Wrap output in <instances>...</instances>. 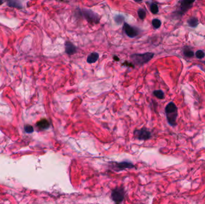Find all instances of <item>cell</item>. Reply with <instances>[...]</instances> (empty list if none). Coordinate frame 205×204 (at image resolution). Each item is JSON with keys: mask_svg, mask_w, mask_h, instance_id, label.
Returning a JSON list of instances; mask_svg holds the SVG:
<instances>
[{"mask_svg": "<svg viewBox=\"0 0 205 204\" xmlns=\"http://www.w3.org/2000/svg\"><path fill=\"white\" fill-rule=\"evenodd\" d=\"M165 113L167 122L170 126L176 125V118L178 117V108L173 102L168 103L165 108Z\"/></svg>", "mask_w": 205, "mask_h": 204, "instance_id": "cell-1", "label": "cell"}, {"mask_svg": "<svg viewBox=\"0 0 205 204\" xmlns=\"http://www.w3.org/2000/svg\"><path fill=\"white\" fill-rule=\"evenodd\" d=\"M154 56V53L152 52H147L142 54L135 53L130 56V59L132 62V64L140 67L150 61Z\"/></svg>", "mask_w": 205, "mask_h": 204, "instance_id": "cell-2", "label": "cell"}, {"mask_svg": "<svg viewBox=\"0 0 205 204\" xmlns=\"http://www.w3.org/2000/svg\"><path fill=\"white\" fill-rule=\"evenodd\" d=\"M80 15L89 23L97 24L100 22V18L99 15L91 10L82 9L80 11Z\"/></svg>", "mask_w": 205, "mask_h": 204, "instance_id": "cell-3", "label": "cell"}, {"mask_svg": "<svg viewBox=\"0 0 205 204\" xmlns=\"http://www.w3.org/2000/svg\"><path fill=\"white\" fill-rule=\"evenodd\" d=\"M125 197V191L123 187H116L112 191V198L116 204H120Z\"/></svg>", "mask_w": 205, "mask_h": 204, "instance_id": "cell-4", "label": "cell"}, {"mask_svg": "<svg viewBox=\"0 0 205 204\" xmlns=\"http://www.w3.org/2000/svg\"><path fill=\"white\" fill-rule=\"evenodd\" d=\"M134 135L139 140L145 141L151 137V133L146 128H143L140 129H136L134 132Z\"/></svg>", "mask_w": 205, "mask_h": 204, "instance_id": "cell-5", "label": "cell"}, {"mask_svg": "<svg viewBox=\"0 0 205 204\" xmlns=\"http://www.w3.org/2000/svg\"><path fill=\"white\" fill-rule=\"evenodd\" d=\"M123 28L126 35L130 38L133 39L139 34V30L137 28L131 27L126 22L124 23Z\"/></svg>", "mask_w": 205, "mask_h": 204, "instance_id": "cell-6", "label": "cell"}, {"mask_svg": "<svg viewBox=\"0 0 205 204\" xmlns=\"http://www.w3.org/2000/svg\"><path fill=\"white\" fill-rule=\"evenodd\" d=\"M114 170L116 171H121L125 169H130L134 167V165L128 162H123L120 163H116L113 165Z\"/></svg>", "mask_w": 205, "mask_h": 204, "instance_id": "cell-7", "label": "cell"}, {"mask_svg": "<svg viewBox=\"0 0 205 204\" xmlns=\"http://www.w3.org/2000/svg\"><path fill=\"white\" fill-rule=\"evenodd\" d=\"M195 1H182L180 2L181 5H180V8L179 13V15H182L184 14L186 11H187L192 6Z\"/></svg>", "mask_w": 205, "mask_h": 204, "instance_id": "cell-8", "label": "cell"}, {"mask_svg": "<svg viewBox=\"0 0 205 204\" xmlns=\"http://www.w3.org/2000/svg\"><path fill=\"white\" fill-rule=\"evenodd\" d=\"M65 51L68 55H73L76 53L77 48L71 41H67L65 43Z\"/></svg>", "mask_w": 205, "mask_h": 204, "instance_id": "cell-9", "label": "cell"}, {"mask_svg": "<svg viewBox=\"0 0 205 204\" xmlns=\"http://www.w3.org/2000/svg\"><path fill=\"white\" fill-rule=\"evenodd\" d=\"M99 57V55L98 53L92 52L88 56L87 61L88 64L95 63V62L97 61Z\"/></svg>", "mask_w": 205, "mask_h": 204, "instance_id": "cell-10", "label": "cell"}, {"mask_svg": "<svg viewBox=\"0 0 205 204\" xmlns=\"http://www.w3.org/2000/svg\"><path fill=\"white\" fill-rule=\"evenodd\" d=\"M37 126L39 127V129H42V130H44V129H47L49 128L50 123L49 122H48L47 120L42 119V120H41V121H40L39 122H37Z\"/></svg>", "mask_w": 205, "mask_h": 204, "instance_id": "cell-11", "label": "cell"}, {"mask_svg": "<svg viewBox=\"0 0 205 204\" xmlns=\"http://www.w3.org/2000/svg\"><path fill=\"white\" fill-rule=\"evenodd\" d=\"M187 23L190 27H192V28H195L198 25L199 21L196 18L192 17L187 20Z\"/></svg>", "mask_w": 205, "mask_h": 204, "instance_id": "cell-12", "label": "cell"}, {"mask_svg": "<svg viewBox=\"0 0 205 204\" xmlns=\"http://www.w3.org/2000/svg\"><path fill=\"white\" fill-rule=\"evenodd\" d=\"M154 95L160 100H163L164 98V93L161 90H155L153 92Z\"/></svg>", "mask_w": 205, "mask_h": 204, "instance_id": "cell-13", "label": "cell"}, {"mask_svg": "<svg viewBox=\"0 0 205 204\" xmlns=\"http://www.w3.org/2000/svg\"><path fill=\"white\" fill-rule=\"evenodd\" d=\"M150 10H151L152 13H153L154 15L157 14L159 11V8L158 5L155 3H152L150 6Z\"/></svg>", "mask_w": 205, "mask_h": 204, "instance_id": "cell-14", "label": "cell"}, {"mask_svg": "<svg viewBox=\"0 0 205 204\" xmlns=\"http://www.w3.org/2000/svg\"><path fill=\"white\" fill-rule=\"evenodd\" d=\"M152 24L154 28L158 29L161 25V22L159 19H154L152 21Z\"/></svg>", "mask_w": 205, "mask_h": 204, "instance_id": "cell-15", "label": "cell"}, {"mask_svg": "<svg viewBox=\"0 0 205 204\" xmlns=\"http://www.w3.org/2000/svg\"><path fill=\"white\" fill-rule=\"evenodd\" d=\"M137 14H138L139 18L142 20H143V19H145L146 16H147L146 11H144V10H143V8L139 9V10L137 11Z\"/></svg>", "mask_w": 205, "mask_h": 204, "instance_id": "cell-16", "label": "cell"}, {"mask_svg": "<svg viewBox=\"0 0 205 204\" xmlns=\"http://www.w3.org/2000/svg\"><path fill=\"white\" fill-rule=\"evenodd\" d=\"M184 55L187 57H191L194 56V53L192 50L189 49L188 48H185L184 50Z\"/></svg>", "mask_w": 205, "mask_h": 204, "instance_id": "cell-17", "label": "cell"}, {"mask_svg": "<svg viewBox=\"0 0 205 204\" xmlns=\"http://www.w3.org/2000/svg\"><path fill=\"white\" fill-rule=\"evenodd\" d=\"M114 19H115V21L116 23H117L118 24H119V25H120V24L124 21V18L122 15H117L115 17Z\"/></svg>", "mask_w": 205, "mask_h": 204, "instance_id": "cell-18", "label": "cell"}, {"mask_svg": "<svg viewBox=\"0 0 205 204\" xmlns=\"http://www.w3.org/2000/svg\"><path fill=\"white\" fill-rule=\"evenodd\" d=\"M204 56H205V53H204L203 51L201 50H197L196 53V56L199 59H202L204 57Z\"/></svg>", "mask_w": 205, "mask_h": 204, "instance_id": "cell-19", "label": "cell"}, {"mask_svg": "<svg viewBox=\"0 0 205 204\" xmlns=\"http://www.w3.org/2000/svg\"><path fill=\"white\" fill-rule=\"evenodd\" d=\"M25 130L28 133H31L33 132L34 129L32 128V126H31V125H27L25 127Z\"/></svg>", "mask_w": 205, "mask_h": 204, "instance_id": "cell-20", "label": "cell"}, {"mask_svg": "<svg viewBox=\"0 0 205 204\" xmlns=\"http://www.w3.org/2000/svg\"><path fill=\"white\" fill-rule=\"evenodd\" d=\"M113 59H114V60H115L116 61H119V57L118 56H113Z\"/></svg>", "mask_w": 205, "mask_h": 204, "instance_id": "cell-21", "label": "cell"}, {"mask_svg": "<svg viewBox=\"0 0 205 204\" xmlns=\"http://www.w3.org/2000/svg\"><path fill=\"white\" fill-rule=\"evenodd\" d=\"M2 3V2H0V4H1Z\"/></svg>", "mask_w": 205, "mask_h": 204, "instance_id": "cell-22", "label": "cell"}]
</instances>
